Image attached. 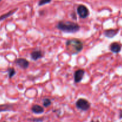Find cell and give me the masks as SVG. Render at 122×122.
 Instances as JSON below:
<instances>
[{"label": "cell", "instance_id": "19", "mask_svg": "<svg viewBox=\"0 0 122 122\" xmlns=\"http://www.w3.org/2000/svg\"></svg>", "mask_w": 122, "mask_h": 122}, {"label": "cell", "instance_id": "6", "mask_svg": "<svg viewBox=\"0 0 122 122\" xmlns=\"http://www.w3.org/2000/svg\"><path fill=\"white\" fill-rule=\"evenodd\" d=\"M15 63L23 69H27L29 66V62L25 58H19L15 61Z\"/></svg>", "mask_w": 122, "mask_h": 122}, {"label": "cell", "instance_id": "4", "mask_svg": "<svg viewBox=\"0 0 122 122\" xmlns=\"http://www.w3.org/2000/svg\"><path fill=\"white\" fill-rule=\"evenodd\" d=\"M77 13L81 19H86L89 15V10L86 6L80 5L77 8Z\"/></svg>", "mask_w": 122, "mask_h": 122}, {"label": "cell", "instance_id": "11", "mask_svg": "<svg viewBox=\"0 0 122 122\" xmlns=\"http://www.w3.org/2000/svg\"><path fill=\"white\" fill-rule=\"evenodd\" d=\"M17 10H18L17 8H15V9L13 10L10 11H9L8 13H6V14H4V15L0 16V21H1V20H4V19H6V18H7V17H8L12 15L13 14H14V13H15L16 11H17Z\"/></svg>", "mask_w": 122, "mask_h": 122}, {"label": "cell", "instance_id": "9", "mask_svg": "<svg viewBox=\"0 0 122 122\" xmlns=\"http://www.w3.org/2000/svg\"><path fill=\"white\" fill-rule=\"evenodd\" d=\"M110 49L111 51L113 52V53L117 54L120 52L122 50V46L119 43L113 42L110 46Z\"/></svg>", "mask_w": 122, "mask_h": 122}, {"label": "cell", "instance_id": "17", "mask_svg": "<svg viewBox=\"0 0 122 122\" xmlns=\"http://www.w3.org/2000/svg\"><path fill=\"white\" fill-rule=\"evenodd\" d=\"M91 122H100L99 120H97V121H94V120H91Z\"/></svg>", "mask_w": 122, "mask_h": 122}, {"label": "cell", "instance_id": "10", "mask_svg": "<svg viewBox=\"0 0 122 122\" xmlns=\"http://www.w3.org/2000/svg\"><path fill=\"white\" fill-rule=\"evenodd\" d=\"M31 110L35 114H41L44 112V108L39 105H34L31 108Z\"/></svg>", "mask_w": 122, "mask_h": 122}, {"label": "cell", "instance_id": "12", "mask_svg": "<svg viewBox=\"0 0 122 122\" xmlns=\"http://www.w3.org/2000/svg\"><path fill=\"white\" fill-rule=\"evenodd\" d=\"M7 72H8V77H9L10 79L12 78V77L15 75V73H16V71H15V69L13 67H11V68H9V69H8V70H7Z\"/></svg>", "mask_w": 122, "mask_h": 122}, {"label": "cell", "instance_id": "1", "mask_svg": "<svg viewBox=\"0 0 122 122\" xmlns=\"http://www.w3.org/2000/svg\"><path fill=\"white\" fill-rule=\"evenodd\" d=\"M57 29L66 33H76L81 29V26L77 23L71 21H60L56 26Z\"/></svg>", "mask_w": 122, "mask_h": 122}, {"label": "cell", "instance_id": "14", "mask_svg": "<svg viewBox=\"0 0 122 122\" xmlns=\"http://www.w3.org/2000/svg\"><path fill=\"white\" fill-rule=\"evenodd\" d=\"M52 0H40L38 2V5L39 6H42L46 4L50 3Z\"/></svg>", "mask_w": 122, "mask_h": 122}, {"label": "cell", "instance_id": "8", "mask_svg": "<svg viewBox=\"0 0 122 122\" xmlns=\"http://www.w3.org/2000/svg\"><path fill=\"white\" fill-rule=\"evenodd\" d=\"M119 30L118 29H107L104 32V34L105 36L107 37L108 38H113L118 33Z\"/></svg>", "mask_w": 122, "mask_h": 122}, {"label": "cell", "instance_id": "13", "mask_svg": "<svg viewBox=\"0 0 122 122\" xmlns=\"http://www.w3.org/2000/svg\"><path fill=\"white\" fill-rule=\"evenodd\" d=\"M43 106L45 107H48L51 105V100L49 98H44L42 100Z\"/></svg>", "mask_w": 122, "mask_h": 122}, {"label": "cell", "instance_id": "3", "mask_svg": "<svg viewBox=\"0 0 122 122\" xmlns=\"http://www.w3.org/2000/svg\"><path fill=\"white\" fill-rule=\"evenodd\" d=\"M76 106L78 109L82 111H87L90 108L91 104L84 98H79L76 102Z\"/></svg>", "mask_w": 122, "mask_h": 122}, {"label": "cell", "instance_id": "16", "mask_svg": "<svg viewBox=\"0 0 122 122\" xmlns=\"http://www.w3.org/2000/svg\"><path fill=\"white\" fill-rule=\"evenodd\" d=\"M120 116H119V118L120 119H122V110L120 111Z\"/></svg>", "mask_w": 122, "mask_h": 122}, {"label": "cell", "instance_id": "7", "mask_svg": "<svg viewBox=\"0 0 122 122\" xmlns=\"http://www.w3.org/2000/svg\"><path fill=\"white\" fill-rule=\"evenodd\" d=\"M44 57V52L41 50H34L30 53V57L34 61L38 60Z\"/></svg>", "mask_w": 122, "mask_h": 122}, {"label": "cell", "instance_id": "5", "mask_svg": "<svg viewBox=\"0 0 122 122\" xmlns=\"http://www.w3.org/2000/svg\"><path fill=\"white\" fill-rule=\"evenodd\" d=\"M85 71L83 69H78L74 73V81L75 83H79L82 81Z\"/></svg>", "mask_w": 122, "mask_h": 122}, {"label": "cell", "instance_id": "15", "mask_svg": "<svg viewBox=\"0 0 122 122\" xmlns=\"http://www.w3.org/2000/svg\"><path fill=\"white\" fill-rule=\"evenodd\" d=\"M32 121L37 122L42 121V119H32Z\"/></svg>", "mask_w": 122, "mask_h": 122}, {"label": "cell", "instance_id": "2", "mask_svg": "<svg viewBox=\"0 0 122 122\" xmlns=\"http://www.w3.org/2000/svg\"><path fill=\"white\" fill-rule=\"evenodd\" d=\"M66 46L67 51L71 54H77L82 51L83 48V44L78 39H70L66 42Z\"/></svg>", "mask_w": 122, "mask_h": 122}, {"label": "cell", "instance_id": "18", "mask_svg": "<svg viewBox=\"0 0 122 122\" xmlns=\"http://www.w3.org/2000/svg\"><path fill=\"white\" fill-rule=\"evenodd\" d=\"M1 1H2V0H0V2H1Z\"/></svg>", "mask_w": 122, "mask_h": 122}]
</instances>
